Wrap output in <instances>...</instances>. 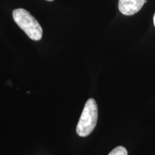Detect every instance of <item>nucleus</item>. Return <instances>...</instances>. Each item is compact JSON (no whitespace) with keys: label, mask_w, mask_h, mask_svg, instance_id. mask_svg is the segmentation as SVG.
Here are the masks:
<instances>
[{"label":"nucleus","mask_w":155,"mask_h":155,"mask_svg":"<svg viewBox=\"0 0 155 155\" xmlns=\"http://www.w3.org/2000/svg\"><path fill=\"white\" fill-rule=\"evenodd\" d=\"M108 155H128V152L125 147L119 146L114 149Z\"/></svg>","instance_id":"20e7f679"},{"label":"nucleus","mask_w":155,"mask_h":155,"mask_svg":"<svg viewBox=\"0 0 155 155\" xmlns=\"http://www.w3.org/2000/svg\"><path fill=\"white\" fill-rule=\"evenodd\" d=\"M153 22H154V27H155V13L154 15V17H153Z\"/></svg>","instance_id":"39448f33"},{"label":"nucleus","mask_w":155,"mask_h":155,"mask_svg":"<svg viewBox=\"0 0 155 155\" xmlns=\"http://www.w3.org/2000/svg\"><path fill=\"white\" fill-rule=\"evenodd\" d=\"M47 1H49V2H52V1H53V0H47Z\"/></svg>","instance_id":"423d86ee"},{"label":"nucleus","mask_w":155,"mask_h":155,"mask_svg":"<svg viewBox=\"0 0 155 155\" xmlns=\"http://www.w3.org/2000/svg\"><path fill=\"white\" fill-rule=\"evenodd\" d=\"M13 19L31 40L38 41L42 37V28L35 17L24 9L13 11Z\"/></svg>","instance_id":"f257e3e1"},{"label":"nucleus","mask_w":155,"mask_h":155,"mask_svg":"<svg viewBox=\"0 0 155 155\" xmlns=\"http://www.w3.org/2000/svg\"><path fill=\"white\" fill-rule=\"evenodd\" d=\"M147 0H119V9L123 15L130 16L142 8Z\"/></svg>","instance_id":"7ed1b4c3"},{"label":"nucleus","mask_w":155,"mask_h":155,"mask_svg":"<svg viewBox=\"0 0 155 155\" xmlns=\"http://www.w3.org/2000/svg\"><path fill=\"white\" fill-rule=\"evenodd\" d=\"M98 121V106L94 98H89L85 104L76 127L78 135L86 137L91 134Z\"/></svg>","instance_id":"f03ea898"}]
</instances>
